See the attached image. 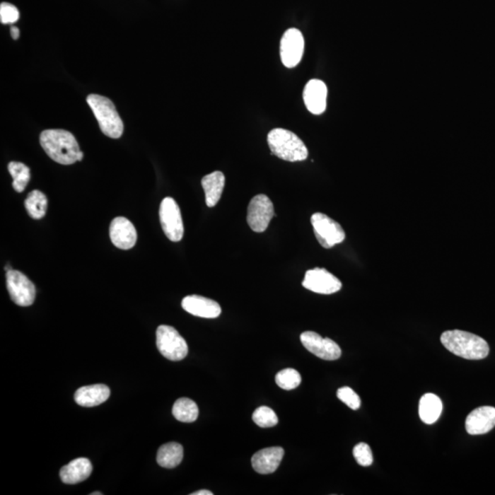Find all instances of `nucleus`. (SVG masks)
<instances>
[{"instance_id":"1","label":"nucleus","mask_w":495,"mask_h":495,"mask_svg":"<svg viewBox=\"0 0 495 495\" xmlns=\"http://www.w3.org/2000/svg\"><path fill=\"white\" fill-rule=\"evenodd\" d=\"M40 142L43 150L54 162L64 165L77 162L80 148L72 133L64 129H46L40 136Z\"/></svg>"},{"instance_id":"2","label":"nucleus","mask_w":495,"mask_h":495,"mask_svg":"<svg viewBox=\"0 0 495 495\" xmlns=\"http://www.w3.org/2000/svg\"><path fill=\"white\" fill-rule=\"evenodd\" d=\"M441 340L442 344L451 354L466 360H482L487 357L490 351L487 340L466 331H445Z\"/></svg>"},{"instance_id":"3","label":"nucleus","mask_w":495,"mask_h":495,"mask_svg":"<svg viewBox=\"0 0 495 495\" xmlns=\"http://www.w3.org/2000/svg\"><path fill=\"white\" fill-rule=\"evenodd\" d=\"M272 153L287 162H301L308 156V148L295 133L284 129H272L268 134Z\"/></svg>"},{"instance_id":"4","label":"nucleus","mask_w":495,"mask_h":495,"mask_svg":"<svg viewBox=\"0 0 495 495\" xmlns=\"http://www.w3.org/2000/svg\"><path fill=\"white\" fill-rule=\"evenodd\" d=\"M86 102L98 120L101 132L107 137L119 139L122 137L124 125L112 101L99 95H89Z\"/></svg>"},{"instance_id":"5","label":"nucleus","mask_w":495,"mask_h":495,"mask_svg":"<svg viewBox=\"0 0 495 495\" xmlns=\"http://www.w3.org/2000/svg\"><path fill=\"white\" fill-rule=\"evenodd\" d=\"M156 345L167 360H184L188 354V345L175 327L162 325L156 330Z\"/></svg>"},{"instance_id":"6","label":"nucleus","mask_w":495,"mask_h":495,"mask_svg":"<svg viewBox=\"0 0 495 495\" xmlns=\"http://www.w3.org/2000/svg\"><path fill=\"white\" fill-rule=\"evenodd\" d=\"M311 223L315 238L325 249H330L344 241L346 238L344 230L338 222L333 221L329 216L322 213H315L311 216Z\"/></svg>"},{"instance_id":"7","label":"nucleus","mask_w":495,"mask_h":495,"mask_svg":"<svg viewBox=\"0 0 495 495\" xmlns=\"http://www.w3.org/2000/svg\"><path fill=\"white\" fill-rule=\"evenodd\" d=\"M160 222L166 237L173 243H178L184 236L180 209L172 197H165L160 206Z\"/></svg>"},{"instance_id":"8","label":"nucleus","mask_w":495,"mask_h":495,"mask_svg":"<svg viewBox=\"0 0 495 495\" xmlns=\"http://www.w3.org/2000/svg\"><path fill=\"white\" fill-rule=\"evenodd\" d=\"M274 216V204L265 194H257L250 200L247 222L253 231L257 233L264 232Z\"/></svg>"},{"instance_id":"9","label":"nucleus","mask_w":495,"mask_h":495,"mask_svg":"<svg viewBox=\"0 0 495 495\" xmlns=\"http://www.w3.org/2000/svg\"><path fill=\"white\" fill-rule=\"evenodd\" d=\"M7 289L12 301L20 306L32 305L35 300L36 289L32 281L23 272L11 270L6 274Z\"/></svg>"},{"instance_id":"10","label":"nucleus","mask_w":495,"mask_h":495,"mask_svg":"<svg viewBox=\"0 0 495 495\" xmlns=\"http://www.w3.org/2000/svg\"><path fill=\"white\" fill-rule=\"evenodd\" d=\"M302 284L305 289L321 295L335 293L342 287L339 278L323 268H314L306 272Z\"/></svg>"},{"instance_id":"11","label":"nucleus","mask_w":495,"mask_h":495,"mask_svg":"<svg viewBox=\"0 0 495 495\" xmlns=\"http://www.w3.org/2000/svg\"><path fill=\"white\" fill-rule=\"evenodd\" d=\"M303 346L311 354L325 361L338 360L342 356V349L330 339L322 338L313 331H305L300 336Z\"/></svg>"},{"instance_id":"12","label":"nucleus","mask_w":495,"mask_h":495,"mask_svg":"<svg viewBox=\"0 0 495 495\" xmlns=\"http://www.w3.org/2000/svg\"><path fill=\"white\" fill-rule=\"evenodd\" d=\"M305 40L301 32L297 29H289L284 33L281 40L280 54L284 66L293 68L301 61L304 54Z\"/></svg>"},{"instance_id":"13","label":"nucleus","mask_w":495,"mask_h":495,"mask_svg":"<svg viewBox=\"0 0 495 495\" xmlns=\"http://www.w3.org/2000/svg\"><path fill=\"white\" fill-rule=\"evenodd\" d=\"M110 237L119 249L129 250L137 243V231L132 223L123 216H117L111 222Z\"/></svg>"},{"instance_id":"14","label":"nucleus","mask_w":495,"mask_h":495,"mask_svg":"<svg viewBox=\"0 0 495 495\" xmlns=\"http://www.w3.org/2000/svg\"><path fill=\"white\" fill-rule=\"evenodd\" d=\"M470 435H484L495 426V408L482 407L476 408L467 417L465 423Z\"/></svg>"},{"instance_id":"15","label":"nucleus","mask_w":495,"mask_h":495,"mask_svg":"<svg viewBox=\"0 0 495 495\" xmlns=\"http://www.w3.org/2000/svg\"><path fill=\"white\" fill-rule=\"evenodd\" d=\"M327 88L321 80L312 79L305 85L304 102L309 112L314 115L324 113L327 107Z\"/></svg>"},{"instance_id":"16","label":"nucleus","mask_w":495,"mask_h":495,"mask_svg":"<svg viewBox=\"0 0 495 495\" xmlns=\"http://www.w3.org/2000/svg\"><path fill=\"white\" fill-rule=\"evenodd\" d=\"M182 308L187 313L204 318H216L221 314V305L214 300L196 295L185 297Z\"/></svg>"},{"instance_id":"17","label":"nucleus","mask_w":495,"mask_h":495,"mask_svg":"<svg viewBox=\"0 0 495 495\" xmlns=\"http://www.w3.org/2000/svg\"><path fill=\"white\" fill-rule=\"evenodd\" d=\"M284 450L281 447L265 448L252 456V465L260 474H271L280 466Z\"/></svg>"},{"instance_id":"18","label":"nucleus","mask_w":495,"mask_h":495,"mask_svg":"<svg viewBox=\"0 0 495 495\" xmlns=\"http://www.w3.org/2000/svg\"><path fill=\"white\" fill-rule=\"evenodd\" d=\"M92 470L91 460L86 458H78L61 469L60 478L64 484H76L88 479Z\"/></svg>"},{"instance_id":"19","label":"nucleus","mask_w":495,"mask_h":495,"mask_svg":"<svg viewBox=\"0 0 495 495\" xmlns=\"http://www.w3.org/2000/svg\"><path fill=\"white\" fill-rule=\"evenodd\" d=\"M110 390L105 385L83 386L77 389L74 401L83 407H94L103 404L110 398Z\"/></svg>"},{"instance_id":"20","label":"nucleus","mask_w":495,"mask_h":495,"mask_svg":"<svg viewBox=\"0 0 495 495\" xmlns=\"http://www.w3.org/2000/svg\"><path fill=\"white\" fill-rule=\"evenodd\" d=\"M225 175L219 171L213 172L203 177L201 184L205 191L207 206H215L221 200L225 187Z\"/></svg>"},{"instance_id":"21","label":"nucleus","mask_w":495,"mask_h":495,"mask_svg":"<svg viewBox=\"0 0 495 495\" xmlns=\"http://www.w3.org/2000/svg\"><path fill=\"white\" fill-rule=\"evenodd\" d=\"M443 409V405L438 396L426 394L419 402V417L424 423L432 425L437 422Z\"/></svg>"},{"instance_id":"22","label":"nucleus","mask_w":495,"mask_h":495,"mask_svg":"<svg viewBox=\"0 0 495 495\" xmlns=\"http://www.w3.org/2000/svg\"><path fill=\"white\" fill-rule=\"evenodd\" d=\"M184 457V448L176 442H170L163 445L157 453V462L161 467L173 469L182 462Z\"/></svg>"},{"instance_id":"23","label":"nucleus","mask_w":495,"mask_h":495,"mask_svg":"<svg viewBox=\"0 0 495 495\" xmlns=\"http://www.w3.org/2000/svg\"><path fill=\"white\" fill-rule=\"evenodd\" d=\"M48 200L45 194L39 190L30 192L25 200V209L34 219H41L47 211Z\"/></svg>"},{"instance_id":"24","label":"nucleus","mask_w":495,"mask_h":495,"mask_svg":"<svg viewBox=\"0 0 495 495\" xmlns=\"http://www.w3.org/2000/svg\"><path fill=\"white\" fill-rule=\"evenodd\" d=\"M199 410L196 403L190 398L178 399L173 404V414L182 423H192L197 419Z\"/></svg>"},{"instance_id":"25","label":"nucleus","mask_w":495,"mask_h":495,"mask_svg":"<svg viewBox=\"0 0 495 495\" xmlns=\"http://www.w3.org/2000/svg\"><path fill=\"white\" fill-rule=\"evenodd\" d=\"M8 168L12 178H13L12 187L18 193H21L26 188L28 182H30V171L29 167L23 163L11 162L8 163Z\"/></svg>"},{"instance_id":"26","label":"nucleus","mask_w":495,"mask_h":495,"mask_svg":"<svg viewBox=\"0 0 495 495\" xmlns=\"http://www.w3.org/2000/svg\"><path fill=\"white\" fill-rule=\"evenodd\" d=\"M301 375L298 371L295 369H284L279 371L275 376V382L277 385L284 390H293L298 388L301 383Z\"/></svg>"},{"instance_id":"27","label":"nucleus","mask_w":495,"mask_h":495,"mask_svg":"<svg viewBox=\"0 0 495 495\" xmlns=\"http://www.w3.org/2000/svg\"><path fill=\"white\" fill-rule=\"evenodd\" d=\"M252 420L261 428H272L278 424V417L274 411L268 407L257 408L252 414Z\"/></svg>"},{"instance_id":"28","label":"nucleus","mask_w":495,"mask_h":495,"mask_svg":"<svg viewBox=\"0 0 495 495\" xmlns=\"http://www.w3.org/2000/svg\"><path fill=\"white\" fill-rule=\"evenodd\" d=\"M354 456L359 465L368 467L373 462V453L370 446L366 443H359L354 448Z\"/></svg>"},{"instance_id":"29","label":"nucleus","mask_w":495,"mask_h":495,"mask_svg":"<svg viewBox=\"0 0 495 495\" xmlns=\"http://www.w3.org/2000/svg\"><path fill=\"white\" fill-rule=\"evenodd\" d=\"M337 396L340 401L348 405L352 410H358L361 407V398L349 388H342L337 392Z\"/></svg>"},{"instance_id":"30","label":"nucleus","mask_w":495,"mask_h":495,"mask_svg":"<svg viewBox=\"0 0 495 495\" xmlns=\"http://www.w3.org/2000/svg\"><path fill=\"white\" fill-rule=\"evenodd\" d=\"M20 18V12L11 3L3 2L0 5V21L2 24H14Z\"/></svg>"},{"instance_id":"31","label":"nucleus","mask_w":495,"mask_h":495,"mask_svg":"<svg viewBox=\"0 0 495 495\" xmlns=\"http://www.w3.org/2000/svg\"><path fill=\"white\" fill-rule=\"evenodd\" d=\"M11 33L12 38L14 40H18V37H20V30L16 26H11Z\"/></svg>"},{"instance_id":"32","label":"nucleus","mask_w":495,"mask_h":495,"mask_svg":"<svg viewBox=\"0 0 495 495\" xmlns=\"http://www.w3.org/2000/svg\"><path fill=\"white\" fill-rule=\"evenodd\" d=\"M191 495H213V493L210 491L207 490H200L197 491H194V493L191 494Z\"/></svg>"},{"instance_id":"33","label":"nucleus","mask_w":495,"mask_h":495,"mask_svg":"<svg viewBox=\"0 0 495 495\" xmlns=\"http://www.w3.org/2000/svg\"><path fill=\"white\" fill-rule=\"evenodd\" d=\"M83 151H80L78 156H77V161H78V162H81V161L83 160Z\"/></svg>"},{"instance_id":"34","label":"nucleus","mask_w":495,"mask_h":495,"mask_svg":"<svg viewBox=\"0 0 495 495\" xmlns=\"http://www.w3.org/2000/svg\"><path fill=\"white\" fill-rule=\"evenodd\" d=\"M5 270H6V272H8V271L12 270L11 266H9V265L6 266Z\"/></svg>"},{"instance_id":"35","label":"nucleus","mask_w":495,"mask_h":495,"mask_svg":"<svg viewBox=\"0 0 495 495\" xmlns=\"http://www.w3.org/2000/svg\"><path fill=\"white\" fill-rule=\"evenodd\" d=\"M91 495H102L100 491H95V493H92Z\"/></svg>"}]
</instances>
